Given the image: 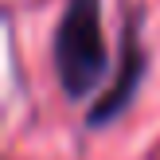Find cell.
Listing matches in <instances>:
<instances>
[{"instance_id":"1","label":"cell","mask_w":160,"mask_h":160,"mask_svg":"<svg viewBox=\"0 0 160 160\" xmlns=\"http://www.w3.org/2000/svg\"><path fill=\"white\" fill-rule=\"evenodd\" d=\"M55 78L70 102L90 98L109 70V47L102 35V0H67L51 39Z\"/></svg>"},{"instance_id":"2","label":"cell","mask_w":160,"mask_h":160,"mask_svg":"<svg viewBox=\"0 0 160 160\" xmlns=\"http://www.w3.org/2000/svg\"><path fill=\"white\" fill-rule=\"evenodd\" d=\"M145 70H148V55H145V43H141V8H133L129 20H125V28H121L117 74H113V82L94 98L90 113H86V125H90V129H106L117 117H125V109L133 106L141 82H145Z\"/></svg>"}]
</instances>
